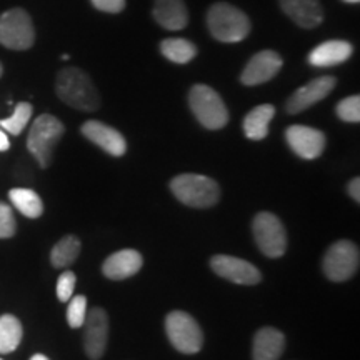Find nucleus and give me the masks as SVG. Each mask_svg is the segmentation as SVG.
I'll list each match as a JSON object with an SVG mask.
<instances>
[{"label": "nucleus", "instance_id": "6ab92c4d", "mask_svg": "<svg viewBox=\"0 0 360 360\" xmlns=\"http://www.w3.org/2000/svg\"><path fill=\"white\" fill-rule=\"evenodd\" d=\"M285 349V337L274 327H264L254 337V360H278Z\"/></svg>", "mask_w": 360, "mask_h": 360}, {"label": "nucleus", "instance_id": "4be33fe9", "mask_svg": "<svg viewBox=\"0 0 360 360\" xmlns=\"http://www.w3.org/2000/svg\"><path fill=\"white\" fill-rule=\"evenodd\" d=\"M8 199L20 214L29 219H39L44 212L42 199L37 192L30 191V188H12L8 192Z\"/></svg>", "mask_w": 360, "mask_h": 360}, {"label": "nucleus", "instance_id": "f03ea898", "mask_svg": "<svg viewBox=\"0 0 360 360\" xmlns=\"http://www.w3.org/2000/svg\"><path fill=\"white\" fill-rule=\"evenodd\" d=\"M207 27L215 40L225 44L242 42L250 34V20L240 8L217 2L207 12Z\"/></svg>", "mask_w": 360, "mask_h": 360}, {"label": "nucleus", "instance_id": "bb28decb", "mask_svg": "<svg viewBox=\"0 0 360 360\" xmlns=\"http://www.w3.org/2000/svg\"><path fill=\"white\" fill-rule=\"evenodd\" d=\"M87 317V299L84 295H72L67 307V322L72 328H80Z\"/></svg>", "mask_w": 360, "mask_h": 360}, {"label": "nucleus", "instance_id": "473e14b6", "mask_svg": "<svg viewBox=\"0 0 360 360\" xmlns=\"http://www.w3.org/2000/svg\"><path fill=\"white\" fill-rule=\"evenodd\" d=\"M8 148H11V141H8L6 130L0 127V152H6Z\"/></svg>", "mask_w": 360, "mask_h": 360}, {"label": "nucleus", "instance_id": "f3484780", "mask_svg": "<svg viewBox=\"0 0 360 360\" xmlns=\"http://www.w3.org/2000/svg\"><path fill=\"white\" fill-rule=\"evenodd\" d=\"M283 13L302 29H314L323 22V8L319 0H278Z\"/></svg>", "mask_w": 360, "mask_h": 360}, {"label": "nucleus", "instance_id": "20e7f679", "mask_svg": "<svg viewBox=\"0 0 360 360\" xmlns=\"http://www.w3.org/2000/svg\"><path fill=\"white\" fill-rule=\"evenodd\" d=\"M64 132V124L51 114H44L34 120L29 137H27V148L42 169H47L52 164L53 150Z\"/></svg>", "mask_w": 360, "mask_h": 360}, {"label": "nucleus", "instance_id": "a878e982", "mask_svg": "<svg viewBox=\"0 0 360 360\" xmlns=\"http://www.w3.org/2000/svg\"><path fill=\"white\" fill-rule=\"evenodd\" d=\"M32 112H34V109L29 102L17 103L13 114L8 117V119L0 120V127L6 130L7 134L20 135L22 130H24L27 127V124L30 122Z\"/></svg>", "mask_w": 360, "mask_h": 360}, {"label": "nucleus", "instance_id": "4468645a", "mask_svg": "<svg viewBox=\"0 0 360 360\" xmlns=\"http://www.w3.org/2000/svg\"><path fill=\"white\" fill-rule=\"evenodd\" d=\"M85 139L96 143L102 150L114 157H122L127 152V142L119 130L110 125L101 122V120H87L80 129Z\"/></svg>", "mask_w": 360, "mask_h": 360}, {"label": "nucleus", "instance_id": "6e6552de", "mask_svg": "<svg viewBox=\"0 0 360 360\" xmlns=\"http://www.w3.org/2000/svg\"><path fill=\"white\" fill-rule=\"evenodd\" d=\"M255 242L259 249L267 257L278 259L287 250V232L283 229L281 219L270 212H260L255 215L252 224Z\"/></svg>", "mask_w": 360, "mask_h": 360}, {"label": "nucleus", "instance_id": "aec40b11", "mask_svg": "<svg viewBox=\"0 0 360 360\" xmlns=\"http://www.w3.org/2000/svg\"><path fill=\"white\" fill-rule=\"evenodd\" d=\"M154 19L167 30H182L188 24V11L184 0H155Z\"/></svg>", "mask_w": 360, "mask_h": 360}, {"label": "nucleus", "instance_id": "7c9ffc66", "mask_svg": "<svg viewBox=\"0 0 360 360\" xmlns=\"http://www.w3.org/2000/svg\"><path fill=\"white\" fill-rule=\"evenodd\" d=\"M92 6L101 12L119 13L125 8V0H90Z\"/></svg>", "mask_w": 360, "mask_h": 360}, {"label": "nucleus", "instance_id": "c85d7f7f", "mask_svg": "<svg viewBox=\"0 0 360 360\" xmlns=\"http://www.w3.org/2000/svg\"><path fill=\"white\" fill-rule=\"evenodd\" d=\"M75 282H77V277L70 270H65L64 274H60L57 281V299L60 302H69L72 299L75 290Z\"/></svg>", "mask_w": 360, "mask_h": 360}, {"label": "nucleus", "instance_id": "423d86ee", "mask_svg": "<svg viewBox=\"0 0 360 360\" xmlns=\"http://www.w3.org/2000/svg\"><path fill=\"white\" fill-rule=\"evenodd\" d=\"M165 332L170 344L182 354H197L204 345V334L192 315L174 310L165 319Z\"/></svg>", "mask_w": 360, "mask_h": 360}, {"label": "nucleus", "instance_id": "5701e85b", "mask_svg": "<svg viewBox=\"0 0 360 360\" xmlns=\"http://www.w3.org/2000/svg\"><path fill=\"white\" fill-rule=\"evenodd\" d=\"M22 323L15 315L6 314L0 317V354H11L20 345Z\"/></svg>", "mask_w": 360, "mask_h": 360}, {"label": "nucleus", "instance_id": "2f4dec72", "mask_svg": "<svg viewBox=\"0 0 360 360\" xmlns=\"http://www.w3.org/2000/svg\"><path fill=\"white\" fill-rule=\"evenodd\" d=\"M349 195L352 197L355 202L360 200V179L359 177H354L352 180L349 182Z\"/></svg>", "mask_w": 360, "mask_h": 360}, {"label": "nucleus", "instance_id": "2eb2a0df", "mask_svg": "<svg viewBox=\"0 0 360 360\" xmlns=\"http://www.w3.org/2000/svg\"><path fill=\"white\" fill-rule=\"evenodd\" d=\"M283 60L277 52L262 51L255 53L245 65L240 75V82L244 85H260L272 80L282 69Z\"/></svg>", "mask_w": 360, "mask_h": 360}, {"label": "nucleus", "instance_id": "c756f323", "mask_svg": "<svg viewBox=\"0 0 360 360\" xmlns=\"http://www.w3.org/2000/svg\"><path fill=\"white\" fill-rule=\"evenodd\" d=\"M17 231L15 217H13L12 207L0 202V238L12 237Z\"/></svg>", "mask_w": 360, "mask_h": 360}, {"label": "nucleus", "instance_id": "e433bc0d", "mask_svg": "<svg viewBox=\"0 0 360 360\" xmlns=\"http://www.w3.org/2000/svg\"><path fill=\"white\" fill-rule=\"evenodd\" d=\"M0 360H2V359H0Z\"/></svg>", "mask_w": 360, "mask_h": 360}, {"label": "nucleus", "instance_id": "dca6fc26", "mask_svg": "<svg viewBox=\"0 0 360 360\" xmlns=\"http://www.w3.org/2000/svg\"><path fill=\"white\" fill-rule=\"evenodd\" d=\"M142 265L143 259L141 252L125 249L109 255L102 265V272L110 281H124L135 276L142 269Z\"/></svg>", "mask_w": 360, "mask_h": 360}, {"label": "nucleus", "instance_id": "f704fd0d", "mask_svg": "<svg viewBox=\"0 0 360 360\" xmlns=\"http://www.w3.org/2000/svg\"><path fill=\"white\" fill-rule=\"evenodd\" d=\"M344 2H347V4H359L360 0H344Z\"/></svg>", "mask_w": 360, "mask_h": 360}, {"label": "nucleus", "instance_id": "a211bd4d", "mask_svg": "<svg viewBox=\"0 0 360 360\" xmlns=\"http://www.w3.org/2000/svg\"><path fill=\"white\" fill-rule=\"evenodd\" d=\"M354 47L347 40H327L309 53V64L314 67H332L349 60Z\"/></svg>", "mask_w": 360, "mask_h": 360}, {"label": "nucleus", "instance_id": "39448f33", "mask_svg": "<svg viewBox=\"0 0 360 360\" xmlns=\"http://www.w3.org/2000/svg\"><path fill=\"white\" fill-rule=\"evenodd\" d=\"M188 105L205 129L219 130L229 122V110L222 97L209 85H193L188 92Z\"/></svg>", "mask_w": 360, "mask_h": 360}, {"label": "nucleus", "instance_id": "9d476101", "mask_svg": "<svg viewBox=\"0 0 360 360\" xmlns=\"http://www.w3.org/2000/svg\"><path fill=\"white\" fill-rule=\"evenodd\" d=\"M84 350L90 360L103 357L109 342V317L101 307L89 310L84 322Z\"/></svg>", "mask_w": 360, "mask_h": 360}, {"label": "nucleus", "instance_id": "f257e3e1", "mask_svg": "<svg viewBox=\"0 0 360 360\" xmlns=\"http://www.w3.org/2000/svg\"><path fill=\"white\" fill-rule=\"evenodd\" d=\"M56 90L62 102L77 110L94 112L101 107V96L96 85L79 67H65L58 72Z\"/></svg>", "mask_w": 360, "mask_h": 360}, {"label": "nucleus", "instance_id": "0eeeda50", "mask_svg": "<svg viewBox=\"0 0 360 360\" xmlns=\"http://www.w3.org/2000/svg\"><path fill=\"white\" fill-rule=\"evenodd\" d=\"M34 42L32 19L24 8H11L0 15V45L11 51H27Z\"/></svg>", "mask_w": 360, "mask_h": 360}, {"label": "nucleus", "instance_id": "b1692460", "mask_svg": "<svg viewBox=\"0 0 360 360\" xmlns=\"http://www.w3.org/2000/svg\"><path fill=\"white\" fill-rule=\"evenodd\" d=\"M160 52L174 64H188L197 56V47L187 39H165L160 44Z\"/></svg>", "mask_w": 360, "mask_h": 360}, {"label": "nucleus", "instance_id": "ddd939ff", "mask_svg": "<svg viewBox=\"0 0 360 360\" xmlns=\"http://www.w3.org/2000/svg\"><path fill=\"white\" fill-rule=\"evenodd\" d=\"M285 139L292 150L305 160H314L321 157L327 143L323 132L307 127V125H292L287 129Z\"/></svg>", "mask_w": 360, "mask_h": 360}, {"label": "nucleus", "instance_id": "f8f14e48", "mask_svg": "<svg viewBox=\"0 0 360 360\" xmlns=\"http://www.w3.org/2000/svg\"><path fill=\"white\" fill-rule=\"evenodd\" d=\"M335 84H337V79L332 77V75H323V77L310 80L309 84H305L304 87L297 89L295 92L289 97V101L285 103L287 112L292 115H295V114H300V112L307 110L309 107L314 105V103L323 101V98L334 90Z\"/></svg>", "mask_w": 360, "mask_h": 360}, {"label": "nucleus", "instance_id": "c9c22d12", "mask_svg": "<svg viewBox=\"0 0 360 360\" xmlns=\"http://www.w3.org/2000/svg\"><path fill=\"white\" fill-rule=\"evenodd\" d=\"M2 74H4V67H2V64H0V77H2Z\"/></svg>", "mask_w": 360, "mask_h": 360}, {"label": "nucleus", "instance_id": "72a5a7b5", "mask_svg": "<svg viewBox=\"0 0 360 360\" xmlns=\"http://www.w3.org/2000/svg\"><path fill=\"white\" fill-rule=\"evenodd\" d=\"M30 360H51V359H49V357H45L44 354H35L34 357L30 359Z\"/></svg>", "mask_w": 360, "mask_h": 360}, {"label": "nucleus", "instance_id": "7ed1b4c3", "mask_svg": "<svg viewBox=\"0 0 360 360\" xmlns=\"http://www.w3.org/2000/svg\"><path fill=\"white\" fill-rule=\"evenodd\" d=\"M170 191L177 199L193 209H207L220 199V187L214 179L200 174H182L172 179Z\"/></svg>", "mask_w": 360, "mask_h": 360}, {"label": "nucleus", "instance_id": "412c9836", "mask_svg": "<svg viewBox=\"0 0 360 360\" xmlns=\"http://www.w3.org/2000/svg\"><path fill=\"white\" fill-rule=\"evenodd\" d=\"M276 115V107L270 103L254 107L244 119V134L250 141H264L269 135L270 120Z\"/></svg>", "mask_w": 360, "mask_h": 360}, {"label": "nucleus", "instance_id": "9b49d317", "mask_svg": "<svg viewBox=\"0 0 360 360\" xmlns=\"http://www.w3.org/2000/svg\"><path fill=\"white\" fill-rule=\"evenodd\" d=\"M210 267L219 277L238 285H255L262 281V274L254 264L232 255H215L210 260Z\"/></svg>", "mask_w": 360, "mask_h": 360}, {"label": "nucleus", "instance_id": "1a4fd4ad", "mask_svg": "<svg viewBox=\"0 0 360 360\" xmlns=\"http://www.w3.org/2000/svg\"><path fill=\"white\" fill-rule=\"evenodd\" d=\"M359 264V247L350 240H339L327 250L323 257V274L332 282H344L355 276Z\"/></svg>", "mask_w": 360, "mask_h": 360}, {"label": "nucleus", "instance_id": "cd10ccee", "mask_svg": "<svg viewBox=\"0 0 360 360\" xmlns=\"http://www.w3.org/2000/svg\"><path fill=\"white\" fill-rule=\"evenodd\" d=\"M337 115H339V119L344 120V122H360V97L350 96L345 97L344 101H340L339 105H337Z\"/></svg>", "mask_w": 360, "mask_h": 360}, {"label": "nucleus", "instance_id": "393cba45", "mask_svg": "<svg viewBox=\"0 0 360 360\" xmlns=\"http://www.w3.org/2000/svg\"><path fill=\"white\" fill-rule=\"evenodd\" d=\"M80 254V240L75 236H65L53 245L51 252V262L53 267H69L77 260Z\"/></svg>", "mask_w": 360, "mask_h": 360}]
</instances>
